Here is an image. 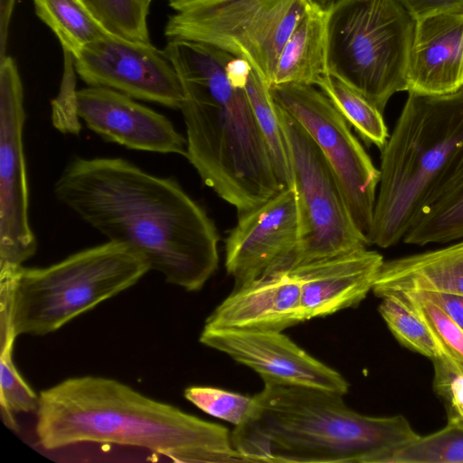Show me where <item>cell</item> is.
Instances as JSON below:
<instances>
[{
  "label": "cell",
  "mask_w": 463,
  "mask_h": 463,
  "mask_svg": "<svg viewBox=\"0 0 463 463\" xmlns=\"http://www.w3.org/2000/svg\"><path fill=\"white\" fill-rule=\"evenodd\" d=\"M53 193L109 241L142 254L170 284L199 290L218 268L214 222L173 177L120 157L75 156Z\"/></svg>",
  "instance_id": "obj_1"
},
{
  "label": "cell",
  "mask_w": 463,
  "mask_h": 463,
  "mask_svg": "<svg viewBox=\"0 0 463 463\" xmlns=\"http://www.w3.org/2000/svg\"><path fill=\"white\" fill-rule=\"evenodd\" d=\"M184 90L185 157L241 216L284 186L250 104V64L212 45L170 39L165 48Z\"/></svg>",
  "instance_id": "obj_2"
},
{
  "label": "cell",
  "mask_w": 463,
  "mask_h": 463,
  "mask_svg": "<svg viewBox=\"0 0 463 463\" xmlns=\"http://www.w3.org/2000/svg\"><path fill=\"white\" fill-rule=\"evenodd\" d=\"M35 434L45 449L107 443L176 462H247L229 430L147 397L111 378L77 376L39 393Z\"/></svg>",
  "instance_id": "obj_3"
},
{
  "label": "cell",
  "mask_w": 463,
  "mask_h": 463,
  "mask_svg": "<svg viewBox=\"0 0 463 463\" xmlns=\"http://www.w3.org/2000/svg\"><path fill=\"white\" fill-rule=\"evenodd\" d=\"M251 411L232 433L247 462L379 463L419 434L402 415L372 417L343 394L263 381Z\"/></svg>",
  "instance_id": "obj_4"
},
{
  "label": "cell",
  "mask_w": 463,
  "mask_h": 463,
  "mask_svg": "<svg viewBox=\"0 0 463 463\" xmlns=\"http://www.w3.org/2000/svg\"><path fill=\"white\" fill-rule=\"evenodd\" d=\"M382 149L368 245L388 248L463 179V87L445 95L408 92Z\"/></svg>",
  "instance_id": "obj_5"
},
{
  "label": "cell",
  "mask_w": 463,
  "mask_h": 463,
  "mask_svg": "<svg viewBox=\"0 0 463 463\" xmlns=\"http://www.w3.org/2000/svg\"><path fill=\"white\" fill-rule=\"evenodd\" d=\"M132 248L109 241L43 268L0 270V321L44 335L131 288L149 270Z\"/></svg>",
  "instance_id": "obj_6"
},
{
  "label": "cell",
  "mask_w": 463,
  "mask_h": 463,
  "mask_svg": "<svg viewBox=\"0 0 463 463\" xmlns=\"http://www.w3.org/2000/svg\"><path fill=\"white\" fill-rule=\"evenodd\" d=\"M414 29L397 0H338L326 12L328 73L383 113L406 90Z\"/></svg>",
  "instance_id": "obj_7"
},
{
  "label": "cell",
  "mask_w": 463,
  "mask_h": 463,
  "mask_svg": "<svg viewBox=\"0 0 463 463\" xmlns=\"http://www.w3.org/2000/svg\"><path fill=\"white\" fill-rule=\"evenodd\" d=\"M312 0H176L165 34L199 42L247 61L271 83L279 55Z\"/></svg>",
  "instance_id": "obj_8"
},
{
  "label": "cell",
  "mask_w": 463,
  "mask_h": 463,
  "mask_svg": "<svg viewBox=\"0 0 463 463\" xmlns=\"http://www.w3.org/2000/svg\"><path fill=\"white\" fill-rule=\"evenodd\" d=\"M278 106V105H277ZM288 145L299 213V240L289 270L368 245L328 162L307 131L278 106Z\"/></svg>",
  "instance_id": "obj_9"
},
{
  "label": "cell",
  "mask_w": 463,
  "mask_h": 463,
  "mask_svg": "<svg viewBox=\"0 0 463 463\" xmlns=\"http://www.w3.org/2000/svg\"><path fill=\"white\" fill-rule=\"evenodd\" d=\"M269 91L276 104L301 125L322 151L356 226L367 238L373 219L380 170L352 133L350 125L327 96L314 85H270Z\"/></svg>",
  "instance_id": "obj_10"
},
{
  "label": "cell",
  "mask_w": 463,
  "mask_h": 463,
  "mask_svg": "<svg viewBox=\"0 0 463 463\" xmlns=\"http://www.w3.org/2000/svg\"><path fill=\"white\" fill-rule=\"evenodd\" d=\"M24 121L22 80L6 54L0 59V270L23 266L37 250L29 222Z\"/></svg>",
  "instance_id": "obj_11"
},
{
  "label": "cell",
  "mask_w": 463,
  "mask_h": 463,
  "mask_svg": "<svg viewBox=\"0 0 463 463\" xmlns=\"http://www.w3.org/2000/svg\"><path fill=\"white\" fill-rule=\"evenodd\" d=\"M73 58L76 73L89 86L180 109L184 90L179 76L165 51L151 43L109 33Z\"/></svg>",
  "instance_id": "obj_12"
},
{
  "label": "cell",
  "mask_w": 463,
  "mask_h": 463,
  "mask_svg": "<svg viewBox=\"0 0 463 463\" xmlns=\"http://www.w3.org/2000/svg\"><path fill=\"white\" fill-rule=\"evenodd\" d=\"M299 240V213L293 185L238 216L225 240V268L236 288L265 274L288 272Z\"/></svg>",
  "instance_id": "obj_13"
},
{
  "label": "cell",
  "mask_w": 463,
  "mask_h": 463,
  "mask_svg": "<svg viewBox=\"0 0 463 463\" xmlns=\"http://www.w3.org/2000/svg\"><path fill=\"white\" fill-rule=\"evenodd\" d=\"M199 341L228 354L263 381L319 388L345 395L348 382L281 332L203 327Z\"/></svg>",
  "instance_id": "obj_14"
},
{
  "label": "cell",
  "mask_w": 463,
  "mask_h": 463,
  "mask_svg": "<svg viewBox=\"0 0 463 463\" xmlns=\"http://www.w3.org/2000/svg\"><path fill=\"white\" fill-rule=\"evenodd\" d=\"M77 114L108 142L133 150L186 156V138L166 117L118 91L91 86L77 90Z\"/></svg>",
  "instance_id": "obj_15"
},
{
  "label": "cell",
  "mask_w": 463,
  "mask_h": 463,
  "mask_svg": "<svg viewBox=\"0 0 463 463\" xmlns=\"http://www.w3.org/2000/svg\"><path fill=\"white\" fill-rule=\"evenodd\" d=\"M383 257L366 247L294 268L305 320L354 307L373 289Z\"/></svg>",
  "instance_id": "obj_16"
},
{
  "label": "cell",
  "mask_w": 463,
  "mask_h": 463,
  "mask_svg": "<svg viewBox=\"0 0 463 463\" xmlns=\"http://www.w3.org/2000/svg\"><path fill=\"white\" fill-rule=\"evenodd\" d=\"M303 321L298 279L291 272H276L235 288L203 327L282 332Z\"/></svg>",
  "instance_id": "obj_17"
},
{
  "label": "cell",
  "mask_w": 463,
  "mask_h": 463,
  "mask_svg": "<svg viewBox=\"0 0 463 463\" xmlns=\"http://www.w3.org/2000/svg\"><path fill=\"white\" fill-rule=\"evenodd\" d=\"M406 91L445 95L463 87V12L415 21Z\"/></svg>",
  "instance_id": "obj_18"
},
{
  "label": "cell",
  "mask_w": 463,
  "mask_h": 463,
  "mask_svg": "<svg viewBox=\"0 0 463 463\" xmlns=\"http://www.w3.org/2000/svg\"><path fill=\"white\" fill-rule=\"evenodd\" d=\"M372 290L379 298L417 290L463 295V241L383 261Z\"/></svg>",
  "instance_id": "obj_19"
},
{
  "label": "cell",
  "mask_w": 463,
  "mask_h": 463,
  "mask_svg": "<svg viewBox=\"0 0 463 463\" xmlns=\"http://www.w3.org/2000/svg\"><path fill=\"white\" fill-rule=\"evenodd\" d=\"M326 74V11L314 4L284 44L270 85L315 86Z\"/></svg>",
  "instance_id": "obj_20"
},
{
  "label": "cell",
  "mask_w": 463,
  "mask_h": 463,
  "mask_svg": "<svg viewBox=\"0 0 463 463\" xmlns=\"http://www.w3.org/2000/svg\"><path fill=\"white\" fill-rule=\"evenodd\" d=\"M36 15L54 33L63 51L75 57L109 33L83 0H32Z\"/></svg>",
  "instance_id": "obj_21"
},
{
  "label": "cell",
  "mask_w": 463,
  "mask_h": 463,
  "mask_svg": "<svg viewBox=\"0 0 463 463\" xmlns=\"http://www.w3.org/2000/svg\"><path fill=\"white\" fill-rule=\"evenodd\" d=\"M245 89L254 117L267 144L276 175L284 186L292 185L288 145L269 86L250 70Z\"/></svg>",
  "instance_id": "obj_22"
},
{
  "label": "cell",
  "mask_w": 463,
  "mask_h": 463,
  "mask_svg": "<svg viewBox=\"0 0 463 463\" xmlns=\"http://www.w3.org/2000/svg\"><path fill=\"white\" fill-rule=\"evenodd\" d=\"M317 86L366 143L381 150L383 148L389 137L383 113L359 92L329 73L323 76Z\"/></svg>",
  "instance_id": "obj_23"
},
{
  "label": "cell",
  "mask_w": 463,
  "mask_h": 463,
  "mask_svg": "<svg viewBox=\"0 0 463 463\" xmlns=\"http://www.w3.org/2000/svg\"><path fill=\"white\" fill-rule=\"evenodd\" d=\"M459 239H463V179L419 218L402 241L424 246Z\"/></svg>",
  "instance_id": "obj_24"
},
{
  "label": "cell",
  "mask_w": 463,
  "mask_h": 463,
  "mask_svg": "<svg viewBox=\"0 0 463 463\" xmlns=\"http://www.w3.org/2000/svg\"><path fill=\"white\" fill-rule=\"evenodd\" d=\"M379 463H463V420L427 436H418L384 455Z\"/></svg>",
  "instance_id": "obj_25"
},
{
  "label": "cell",
  "mask_w": 463,
  "mask_h": 463,
  "mask_svg": "<svg viewBox=\"0 0 463 463\" xmlns=\"http://www.w3.org/2000/svg\"><path fill=\"white\" fill-rule=\"evenodd\" d=\"M111 34L136 42L151 43L147 16L152 0H83Z\"/></svg>",
  "instance_id": "obj_26"
},
{
  "label": "cell",
  "mask_w": 463,
  "mask_h": 463,
  "mask_svg": "<svg viewBox=\"0 0 463 463\" xmlns=\"http://www.w3.org/2000/svg\"><path fill=\"white\" fill-rule=\"evenodd\" d=\"M0 408L1 417L11 430H16V415L36 412L39 394L24 379L13 358L14 343L1 344Z\"/></svg>",
  "instance_id": "obj_27"
},
{
  "label": "cell",
  "mask_w": 463,
  "mask_h": 463,
  "mask_svg": "<svg viewBox=\"0 0 463 463\" xmlns=\"http://www.w3.org/2000/svg\"><path fill=\"white\" fill-rule=\"evenodd\" d=\"M379 312L395 338L408 349L430 359L445 354L423 321L392 297H383Z\"/></svg>",
  "instance_id": "obj_28"
},
{
  "label": "cell",
  "mask_w": 463,
  "mask_h": 463,
  "mask_svg": "<svg viewBox=\"0 0 463 463\" xmlns=\"http://www.w3.org/2000/svg\"><path fill=\"white\" fill-rule=\"evenodd\" d=\"M392 297L420 317L430 329L442 351L463 363V329L442 309L433 303L417 298L405 291H393L383 295Z\"/></svg>",
  "instance_id": "obj_29"
},
{
  "label": "cell",
  "mask_w": 463,
  "mask_h": 463,
  "mask_svg": "<svg viewBox=\"0 0 463 463\" xmlns=\"http://www.w3.org/2000/svg\"><path fill=\"white\" fill-rule=\"evenodd\" d=\"M184 395L201 411L235 427L245 421L253 405V397L214 387L191 386Z\"/></svg>",
  "instance_id": "obj_30"
},
{
  "label": "cell",
  "mask_w": 463,
  "mask_h": 463,
  "mask_svg": "<svg viewBox=\"0 0 463 463\" xmlns=\"http://www.w3.org/2000/svg\"><path fill=\"white\" fill-rule=\"evenodd\" d=\"M52 122L58 131L78 136L81 129L77 114L76 71L74 58L63 51V70L57 96L52 100Z\"/></svg>",
  "instance_id": "obj_31"
},
{
  "label": "cell",
  "mask_w": 463,
  "mask_h": 463,
  "mask_svg": "<svg viewBox=\"0 0 463 463\" xmlns=\"http://www.w3.org/2000/svg\"><path fill=\"white\" fill-rule=\"evenodd\" d=\"M431 361L433 388L446 404L448 419L463 420V363L448 354H441Z\"/></svg>",
  "instance_id": "obj_32"
},
{
  "label": "cell",
  "mask_w": 463,
  "mask_h": 463,
  "mask_svg": "<svg viewBox=\"0 0 463 463\" xmlns=\"http://www.w3.org/2000/svg\"><path fill=\"white\" fill-rule=\"evenodd\" d=\"M417 21L444 13L463 12V0H397Z\"/></svg>",
  "instance_id": "obj_33"
},
{
  "label": "cell",
  "mask_w": 463,
  "mask_h": 463,
  "mask_svg": "<svg viewBox=\"0 0 463 463\" xmlns=\"http://www.w3.org/2000/svg\"><path fill=\"white\" fill-rule=\"evenodd\" d=\"M405 292L417 298L433 303L463 329V295L426 290Z\"/></svg>",
  "instance_id": "obj_34"
},
{
  "label": "cell",
  "mask_w": 463,
  "mask_h": 463,
  "mask_svg": "<svg viewBox=\"0 0 463 463\" xmlns=\"http://www.w3.org/2000/svg\"><path fill=\"white\" fill-rule=\"evenodd\" d=\"M315 5L323 9L328 11L338 0H312Z\"/></svg>",
  "instance_id": "obj_35"
},
{
  "label": "cell",
  "mask_w": 463,
  "mask_h": 463,
  "mask_svg": "<svg viewBox=\"0 0 463 463\" xmlns=\"http://www.w3.org/2000/svg\"><path fill=\"white\" fill-rule=\"evenodd\" d=\"M175 1H176V0H168L169 4L172 3V2H175Z\"/></svg>",
  "instance_id": "obj_36"
}]
</instances>
